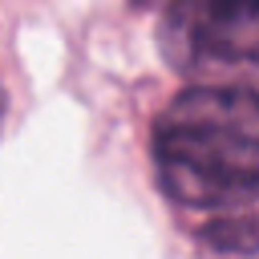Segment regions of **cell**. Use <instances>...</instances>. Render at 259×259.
<instances>
[{
    "mask_svg": "<svg viewBox=\"0 0 259 259\" xmlns=\"http://www.w3.org/2000/svg\"><path fill=\"white\" fill-rule=\"evenodd\" d=\"M158 174L166 190L190 206H223L251 198L259 162V117L247 89H190L154 134Z\"/></svg>",
    "mask_w": 259,
    "mask_h": 259,
    "instance_id": "cell-1",
    "label": "cell"
},
{
    "mask_svg": "<svg viewBox=\"0 0 259 259\" xmlns=\"http://www.w3.org/2000/svg\"><path fill=\"white\" fill-rule=\"evenodd\" d=\"M182 61H231L255 53V0H186L174 16Z\"/></svg>",
    "mask_w": 259,
    "mask_h": 259,
    "instance_id": "cell-2",
    "label": "cell"
}]
</instances>
